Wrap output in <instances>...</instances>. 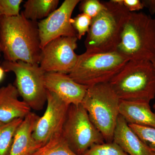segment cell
Instances as JSON below:
<instances>
[{
	"label": "cell",
	"mask_w": 155,
	"mask_h": 155,
	"mask_svg": "<svg viewBox=\"0 0 155 155\" xmlns=\"http://www.w3.org/2000/svg\"><path fill=\"white\" fill-rule=\"evenodd\" d=\"M141 2L143 7L148 9L151 14H155V0H142Z\"/></svg>",
	"instance_id": "484cf974"
},
{
	"label": "cell",
	"mask_w": 155,
	"mask_h": 155,
	"mask_svg": "<svg viewBox=\"0 0 155 155\" xmlns=\"http://www.w3.org/2000/svg\"><path fill=\"white\" fill-rule=\"evenodd\" d=\"M5 72V70L3 69L2 66H0V82H1L4 78Z\"/></svg>",
	"instance_id": "4316f807"
},
{
	"label": "cell",
	"mask_w": 155,
	"mask_h": 155,
	"mask_svg": "<svg viewBox=\"0 0 155 155\" xmlns=\"http://www.w3.org/2000/svg\"><path fill=\"white\" fill-rule=\"evenodd\" d=\"M120 100L109 83L89 87L81 105L106 142L113 141Z\"/></svg>",
	"instance_id": "5b68a950"
},
{
	"label": "cell",
	"mask_w": 155,
	"mask_h": 155,
	"mask_svg": "<svg viewBox=\"0 0 155 155\" xmlns=\"http://www.w3.org/2000/svg\"><path fill=\"white\" fill-rule=\"evenodd\" d=\"M62 135L70 148L78 155H83L95 144L105 142L81 104L69 105Z\"/></svg>",
	"instance_id": "ba28073f"
},
{
	"label": "cell",
	"mask_w": 155,
	"mask_h": 155,
	"mask_svg": "<svg viewBox=\"0 0 155 155\" xmlns=\"http://www.w3.org/2000/svg\"><path fill=\"white\" fill-rule=\"evenodd\" d=\"M79 0H65L47 18L38 22L41 49L61 37H77L71 24V16Z\"/></svg>",
	"instance_id": "8fae6325"
},
{
	"label": "cell",
	"mask_w": 155,
	"mask_h": 155,
	"mask_svg": "<svg viewBox=\"0 0 155 155\" xmlns=\"http://www.w3.org/2000/svg\"><path fill=\"white\" fill-rule=\"evenodd\" d=\"M105 8L92 19L84 41L87 51L97 53L116 51L129 12L114 0L104 2Z\"/></svg>",
	"instance_id": "7a4b0ae2"
},
{
	"label": "cell",
	"mask_w": 155,
	"mask_h": 155,
	"mask_svg": "<svg viewBox=\"0 0 155 155\" xmlns=\"http://www.w3.org/2000/svg\"><path fill=\"white\" fill-rule=\"evenodd\" d=\"M83 155H128L114 142L95 144Z\"/></svg>",
	"instance_id": "ffe728a7"
},
{
	"label": "cell",
	"mask_w": 155,
	"mask_h": 155,
	"mask_svg": "<svg viewBox=\"0 0 155 155\" xmlns=\"http://www.w3.org/2000/svg\"><path fill=\"white\" fill-rule=\"evenodd\" d=\"M92 18L86 14L81 13L71 19V24L77 34L78 39H81L87 33L91 24Z\"/></svg>",
	"instance_id": "7402d4cb"
},
{
	"label": "cell",
	"mask_w": 155,
	"mask_h": 155,
	"mask_svg": "<svg viewBox=\"0 0 155 155\" xmlns=\"http://www.w3.org/2000/svg\"><path fill=\"white\" fill-rule=\"evenodd\" d=\"M31 155H78L67 144L62 134L55 136Z\"/></svg>",
	"instance_id": "ac0fdd59"
},
{
	"label": "cell",
	"mask_w": 155,
	"mask_h": 155,
	"mask_svg": "<svg viewBox=\"0 0 155 155\" xmlns=\"http://www.w3.org/2000/svg\"><path fill=\"white\" fill-rule=\"evenodd\" d=\"M119 114L128 124L155 128V113L150 103L120 100Z\"/></svg>",
	"instance_id": "2e32d148"
},
{
	"label": "cell",
	"mask_w": 155,
	"mask_h": 155,
	"mask_svg": "<svg viewBox=\"0 0 155 155\" xmlns=\"http://www.w3.org/2000/svg\"><path fill=\"white\" fill-rule=\"evenodd\" d=\"M45 85L69 105L81 104L89 87L78 83L68 74L60 72H46Z\"/></svg>",
	"instance_id": "7c38bea8"
},
{
	"label": "cell",
	"mask_w": 155,
	"mask_h": 155,
	"mask_svg": "<svg viewBox=\"0 0 155 155\" xmlns=\"http://www.w3.org/2000/svg\"><path fill=\"white\" fill-rule=\"evenodd\" d=\"M23 119H15L8 123L0 122V155H9L14 135Z\"/></svg>",
	"instance_id": "d6986e66"
},
{
	"label": "cell",
	"mask_w": 155,
	"mask_h": 155,
	"mask_svg": "<svg viewBox=\"0 0 155 155\" xmlns=\"http://www.w3.org/2000/svg\"><path fill=\"white\" fill-rule=\"evenodd\" d=\"M115 2L124 6L130 12H135L144 8L140 0H114Z\"/></svg>",
	"instance_id": "d4e9b609"
},
{
	"label": "cell",
	"mask_w": 155,
	"mask_h": 155,
	"mask_svg": "<svg viewBox=\"0 0 155 155\" xmlns=\"http://www.w3.org/2000/svg\"><path fill=\"white\" fill-rule=\"evenodd\" d=\"M128 125L141 141L152 152L155 153V128L132 124Z\"/></svg>",
	"instance_id": "44dd1931"
},
{
	"label": "cell",
	"mask_w": 155,
	"mask_h": 155,
	"mask_svg": "<svg viewBox=\"0 0 155 155\" xmlns=\"http://www.w3.org/2000/svg\"><path fill=\"white\" fill-rule=\"evenodd\" d=\"M77 37H61L42 48L40 67L45 72H60L69 74L77 63L78 55Z\"/></svg>",
	"instance_id": "9c48e42d"
},
{
	"label": "cell",
	"mask_w": 155,
	"mask_h": 155,
	"mask_svg": "<svg viewBox=\"0 0 155 155\" xmlns=\"http://www.w3.org/2000/svg\"><path fill=\"white\" fill-rule=\"evenodd\" d=\"M121 101L150 103L155 97V68L149 61H129L109 82Z\"/></svg>",
	"instance_id": "277c9868"
},
{
	"label": "cell",
	"mask_w": 155,
	"mask_h": 155,
	"mask_svg": "<svg viewBox=\"0 0 155 155\" xmlns=\"http://www.w3.org/2000/svg\"><path fill=\"white\" fill-rule=\"evenodd\" d=\"M22 0H0V15L7 17H16L20 14Z\"/></svg>",
	"instance_id": "cb8c5ba5"
},
{
	"label": "cell",
	"mask_w": 155,
	"mask_h": 155,
	"mask_svg": "<svg viewBox=\"0 0 155 155\" xmlns=\"http://www.w3.org/2000/svg\"><path fill=\"white\" fill-rule=\"evenodd\" d=\"M104 2H101L98 0H84L80 1L79 9L81 13L88 15L92 19L104 9Z\"/></svg>",
	"instance_id": "603a6c76"
},
{
	"label": "cell",
	"mask_w": 155,
	"mask_h": 155,
	"mask_svg": "<svg viewBox=\"0 0 155 155\" xmlns=\"http://www.w3.org/2000/svg\"><path fill=\"white\" fill-rule=\"evenodd\" d=\"M39 117L31 112L23 119L14 135L9 155H31L41 147L32 136Z\"/></svg>",
	"instance_id": "5bb4252c"
},
{
	"label": "cell",
	"mask_w": 155,
	"mask_h": 155,
	"mask_svg": "<svg viewBox=\"0 0 155 155\" xmlns=\"http://www.w3.org/2000/svg\"><path fill=\"white\" fill-rule=\"evenodd\" d=\"M128 61L116 51L97 53L86 51L78 55L75 67L68 75L85 86L109 83Z\"/></svg>",
	"instance_id": "8992f818"
},
{
	"label": "cell",
	"mask_w": 155,
	"mask_h": 155,
	"mask_svg": "<svg viewBox=\"0 0 155 155\" xmlns=\"http://www.w3.org/2000/svg\"><path fill=\"white\" fill-rule=\"evenodd\" d=\"M59 3V0H28L24 4V10L21 13L27 19L38 22L55 11Z\"/></svg>",
	"instance_id": "e0dca14e"
},
{
	"label": "cell",
	"mask_w": 155,
	"mask_h": 155,
	"mask_svg": "<svg viewBox=\"0 0 155 155\" xmlns=\"http://www.w3.org/2000/svg\"><path fill=\"white\" fill-rule=\"evenodd\" d=\"M151 62H152V63L153 64L155 68V58L153 59L152 61H151ZM153 108L154 110H155V102L154 104L153 105Z\"/></svg>",
	"instance_id": "83f0119b"
},
{
	"label": "cell",
	"mask_w": 155,
	"mask_h": 155,
	"mask_svg": "<svg viewBox=\"0 0 155 155\" xmlns=\"http://www.w3.org/2000/svg\"><path fill=\"white\" fill-rule=\"evenodd\" d=\"M19 96L17 87L12 84L0 87V122L23 119L31 112L29 106L19 100Z\"/></svg>",
	"instance_id": "4fadbf2b"
},
{
	"label": "cell",
	"mask_w": 155,
	"mask_h": 155,
	"mask_svg": "<svg viewBox=\"0 0 155 155\" xmlns=\"http://www.w3.org/2000/svg\"><path fill=\"white\" fill-rule=\"evenodd\" d=\"M0 48L5 61L39 64L41 53L38 22L25 18L0 17Z\"/></svg>",
	"instance_id": "6da1fadb"
},
{
	"label": "cell",
	"mask_w": 155,
	"mask_h": 155,
	"mask_svg": "<svg viewBox=\"0 0 155 155\" xmlns=\"http://www.w3.org/2000/svg\"><path fill=\"white\" fill-rule=\"evenodd\" d=\"M116 51L128 61L155 58V18L143 12H130Z\"/></svg>",
	"instance_id": "3957f363"
},
{
	"label": "cell",
	"mask_w": 155,
	"mask_h": 155,
	"mask_svg": "<svg viewBox=\"0 0 155 155\" xmlns=\"http://www.w3.org/2000/svg\"><path fill=\"white\" fill-rule=\"evenodd\" d=\"M1 66L5 72H12L15 74L14 85L23 101L31 110H42L47 103V90L45 85L46 72L39 65L22 61H5Z\"/></svg>",
	"instance_id": "52a82bcc"
},
{
	"label": "cell",
	"mask_w": 155,
	"mask_h": 155,
	"mask_svg": "<svg viewBox=\"0 0 155 155\" xmlns=\"http://www.w3.org/2000/svg\"><path fill=\"white\" fill-rule=\"evenodd\" d=\"M113 141L128 155H151L152 153L120 115L117 119Z\"/></svg>",
	"instance_id": "9a60e30c"
},
{
	"label": "cell",
	"mask_w": 155,
	"mask_h": 155,
	"mask_svg": "<svg viewBox=\"0 0 155 155\" xmlns=\"http://www.w3.org/2000/svg\"><path fill=\"white\" fill-rule=\"evenodd\" d=\"M1 15H0V17H1ZM1 53H2V52H1V48H0V57H1Z\"/></svg>",
	"instance_id": "f546056e"
},
{
	"label": "cell",
	"mask_w": 155,
	"mask_h": 155,
	"mask_svg": "<svg viewBox=\"0 0 155 155\" xmlns=\"http://www.w3.org/2000/svg\"><path fill=\"white\" fill-rule=\"evenodd\" d=\"M69 105L52 92H47V107L36 122L32 134L37 143L42 146L55 136L62 134Z\"/></svg>",
	"instance_id": "30bf717a"
},
{
	"label": "cell",
	"mask_w": 155,
	"mask_h": 155,
	"mask_svg": "<svg viewBox=\"0 0 155 155\" xmlns=\"http://www.w3.org/2000/svg\"><path fill=\"white\" fill-rule=\"evenodd\" d=\"M151 155H155V153L152 152V153Z\"/></svg>",
	"instance_id": "f1b7e54d"
}]
</instances>
